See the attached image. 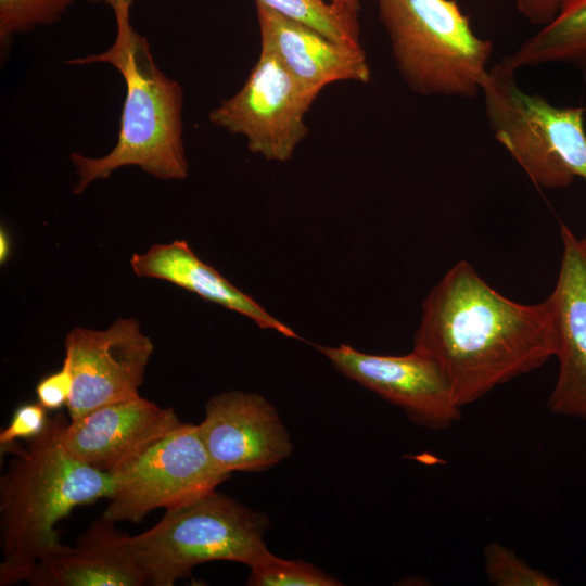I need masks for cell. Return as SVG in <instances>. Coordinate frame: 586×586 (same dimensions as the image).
<instances>
[{
  "label": "cell",
  "mask_w": 586,
  "mask_h": 586,
  "mask_svg": "<svg viewBox=\"0 0 586 586\" xmlns=\"http://www.w3.org/2000/svg\"><path fill=\"white\" fill-rule=\"evenodd\" d=\"M73 375L69 420L139 395L154 345L135 318H118L105 330L73 328L65 337Z\"/></svg>",
  "instance_id": "obj_9"
},
{
  "label": "cell",
  "mask_w": 586,
  "mask_h": 586,
  "mask_svg": "<svg viewBox=\"0 0 586 586\" xmlns=\"http://www.w3.org/2000/svg\"><path fill=\"white\" fill-rule=\"evenodd\" d=\"M262 46L273 51L297 82L318 95L340 80L368 82L369 64L361 46L332 41L315 29L255 2Z\"/></svg>",
  "instance_id": "obj_14"
},
{
  "label": "cell",
  "mask_w": 586,
  "mask_h": 586,
  "mask_svg": "<svg viewBox=\"0 0 586 586\" xmlns=\"http://www.w3.org/2000/svg\"><path fill=\"white\" fill-rule=\"evenodd\" d=\"M75 0H0V40L56 22Z\"/></svg>",
  "instance_id": "obj_21"
},
{
  "label": "cell",
  "mask_w": 586,
  "mask_h": 586,
  "mask_svg": "<svg viewBox=\"0 0 586 586\" xmlns=\"http://www.w3.org/2000/svg\"><path fill=\"white\" fill-rule=\"evenodd\" d=\"M506 58L515 69L568 63L586 79V0H565L550 23Z\"/></svg>",
  "instance_id": "obj_17"
},
{
  "label": "cell",
  "mask_w": 586,
  "mask_h": 586,
  "mask_svg": "<svg viewBox=\"0 0 586 586\" xmlns=\"http://www.w3.org/2000/svg\"><path fill=\"white\" fill-rule=\"evenodd\" d=\"M269 524L265 513L213 491L166 509L153 527L129 536V546L146 585L173 586L205 562L252 568L269 560L275 556L264 542Z\"/></svg>",
  "instance_id": "obj_4"
},
{
  "label": "cell",
  "mask_w": 586,
  "mask_h": 586,
  "mask_svg": "<svg viewBox=\"0 0 586 586\" xmlns=\"http://www.w3.org/2000/svg\"><path fill=\"white\" fill-rule=\"evenodd\" d=\"M331 1L349 7L355 10H359V0H331Z\"/></svg>",
  "instance_id": "obj_27"
},
{
  "label": "cell",
  "mask_w": 586,
  "mask_h": 586,
  "mask_svg": "<svg viewBox=\"0 0 586 586\" xmlns=\"http://www.w3.org/2000/svg\"><path fill=\"white\" fill-rule=\"evenodd\" d=\"M180 423L173 408H163L138 395L69 420L62 442L79 461L114 473Z\"/></svg>",
  "instance_id": "obj_12"
},
{
  "label": "cell",
  "mask_w": 586,
  "mask_h": 586,
  "mask_svg": "<svg viewBox=\"0 0 586 586\" xmlns=\"http://www.w3.org/2000/svg\"><path fill=\"white\" fill-rule=\"evenodd\" d=\"M73 391V375L63 361L60 370L42 378L36 385L37 402L47 410H59L67 406Z\"/></svg>",
  "instance_id": "obj_23"
},
{
  "label": "cell",
  "mask_w": 586,
  "mask_h": 586,
  "mask_svg": "<svg viewBox=\"0 0 586 586\" xmlns=\"http://www.w3.org/2000/svg\"><path fill=\"white\" fill-rule=\"evenodd\" d=\"M114 473L117 484L102 514L114 523H139L153 510L196 499L230 477L214 464L192 423H180Z\"/></svg>",
  "instance_id": "obj_7"
},
{
  "label": "cell",
  "mask_w": 586,
  "mask_h": 586,
  "mask_svg": "<svg viewBox=\"0 0 586 586\" xmlns=\"http://www.w3.org/2000/svg\"><path fill=\"white\" fill-rule=\"evenodd\" d=\"M484 574L495 586H557L548 574L531 566L512 549L497 542L489 543L483 551Z\"/></svg>",
  "instance_id": "obj_19"
},
{
  "label": "cell",
  "mask_w": 586,
  "mask_h": 586,
  "mask_svg": "<svg viewBox=\"0 0 586 586\" xmlns=\"http://www.w3.org/2000/svg\"><path fill=\"white\" fill-rule=\"evenodd\" d=\"M25 582L33 586L146 585L132 556L129 536L103 515L77 537L74 546L63 545L36 562Z\"/></svg>",
  "instance_id": "obj_15"
},
{
  "label": "cell",
  "mask_w": 586,
  "mask_h": 586,
  "mask_svg": "<svg viewBox=\"0 0 586 586\" xmlns=\"http://www.w3.org/2000/svg\"><path fill=\"white\" fill-rule=\"evenodd\" d=\"M130 265L138 277L167 281L251 319L262 329L300 339L292 328L201 260L184 240L154 244L142 254H133Z\"/></svg>",
  "instance_id": "obj_16"
},
{
  "label": "cell",
  "mask_w": 586,
  "mask_h": 586,
  "mask_svg": "<svg viewBox=\"0 0 586 586\" xmlns=\"http://www.w3.org/2000/svg\"><path fill=\"white\" fill-rule=\"evenodd\" d=\"M93 2H104L109 5H111L113 9H115L116 7L120 5V4H126L128 7L131 5V3L135 1V0H92Z\"/></svg>",
  "instance_id": "obj_26"
},
{
  "label": "cell",
  "mask_w": 586,
  "mask_h": 586,
  "mask_svg": "<svg viewBox=\"0 0 586 586\" xmlns=\"http://www.w3.org/2000/svg\"><path fill=\"white\" fill-rule=\"evenodd\" d=\"M198 430L214 464L229 475L267 470L293 451L277 409L256 393L232 390L211 397Z\"/></svg>",
  "instance_id": "obj_11"
},
{
  "label": "cell",
  "mask_w": 586,
  "mask_h": 586,
  "mask_svg": "<svg viewBox=\"0 0 586 586\" xmlns=\"http://www.w3.org/2000/svg\"><path fill=\"white\" fill-rule=\"evenodd\" d=\"M316 98L273 51L262 46L244 86L208 117L214 125L244 136L251 152L284 163L308 132L304 116Z\"/></svg>",
  "instance_id": "obj_8"
},
{
  "label": "cell",
  "mask_w": 586,
  "mask_h": 586,
  "mask_svg": "<svg viewBox=\"0 0 586 586\" xmlns=\"http://www.w3.org/2000/svg\"><path fill=\"white\" fill-rule=\"evenodd\" d=\"M47 409L37 403L20 405L8 426L0 432V454L11 453L20 440H30L41 434L48 422Z\"/></svg>",
  "instance_id": "obj_22"
},
{
  "label": "cell",
  "mask_w": 586,
  "mask_h": 586,
  "mask_svg": "<svg viewBox=\"0 0 586 586\" xmlns=\"http://www.w3.org/2000/svg\"><path fill=\"white\" fill-rule=\"evenodd\" d=\"M272 11L302 23L328 39L360 46L358 10L324 0H255Z\"/></svg>",
  "instance_id": "obj_18"
},
{
  "label": "cell",
  "mask_w": 586,
  "mask_h": 586,
  "mask_svg": "<svg viewBox=\"0 0 586 586\" xmlns=\"http://www.w3.org/2000/svg\"><path fill=\"white\" fill-rule=\"evenodd\" d=\"M11 254V239L5 228L0 230V263L5 264Z\"/></svg>",
  "instance_id": "obj_25"
},
{
  "label": "cell",
  "mask_w": 586,
  "mask_h": 586,
  "mask_svg": "<svg viewBox=\"0 0 586 586\" xmlns=\"http://www.w3.org/2000/svg\"><path fill=\"white\" fill-rule=\"evenodd\" d=\"M63 412L49 417L46 429L11 451L0 479V585L25 582L30 569L63 545L55 528L77 507L109 498L117 476L72 456L62 435Z\"/></svg>",
  "instance_id": "obj_2"
},
{
  "label": "cell",
  "mask_w": 586,
  "mask_h": 586,
  "mask_svg": "<svg viewBox=\"0 0 586 586\" xmlns=\"http://www.w3.org/2000/svg\"><path fill=\"white\" fill-rule=\"evenodd\" d=\"M556 348L546 301H511L461 260L425 297L412 351L438 366L462 408L542 367Z\"/></svg>",
  "instance_id": "obj_1"
},
{
  "label": "cell",
  "mask_w": 586,
  "mask_h": 586,
  "mask_svg": "<svg viewBox=\"0 0 586 586\" xmlns=\"http://www.w3.org/2000/svg\"><path fill=\"white\" fill-rule=\"evenodd\" d=\"M316 347L339 372L396 405L420 426L447 430L462 417L447 378L426 356L413 351L374 355L347 344Z\"/></svg>",
  "instance_id": "obj_10"
},
{
  "label": "cell",
  "mask_w": 586,
  "mask_h": 586,
  "mask_svg": "<svg viewBox=\"0 0 586 586\" xmlns=\"http://www.w3.org/2000/svg\"><path fill=\"white\" fill-rule=\"evenodd\" d=\"M519 13L531 24L550 23L565 0H513Z\"/></svg>",
  "instance_id": "obj_24"
},
{
  "label": "cell",
  "mask_w": 586,
  "mask_h": 586,
  "mask_svg": "<svg viewBox=\"0 0 586 586\" xmlns=\"http://www.w3.org/2000/svg\"><path fill=\"white\" fill-rule=\"evenodd\" d=\"M396 67L422 95H479L493 42L475 35L455 0H378Z\"/></svg>",
  "instance_id": "obj_5"
},
{
  "label": "cell",
  "mask_w": 586,
  "mask_h": 586,
  "mask_svg": "<svg viewBox=\"0 0 586 586\" xmlns=\"http://www.w3.org/2000/svg\"><path fill=\"white\" fill-rule=\"evenodd\" d=\"M563 244L558 280L545 300L556 334L559 372L548 409L586 421V255L578 239L561 225Z\"/></svg>",
  "instance_id": "obj_13"
},
{
  "label": "cell",
  "mask_w": 586,
  "mask_h": 586,
  "mask_svg": "<svg viewBox=\"0 0 586 586\" xmlns=\"http://www.w3.org/2000/svg\"><path fill=\"white\" fill-rule=\"evenodd\" d=\"M249 586H339L343 585L316 565L303 560H285L273 556L250 568Z\"/></svg>",
  "instance_id": "obj_20"
},
{
  "label": "cell",
  "mask_w": 586,
  "mask_h": 586,
  "mask_svg": "<svg viewBox=\"0 0 586 586\" xmlns=\"http://www.w3.org/2000/svg\"><path fill=\"white\" fill-rule=\"evenodd\" d=\"M578 244L583 251V253L586 255V234L578 240Z\"/></svg>",
  "instance_id": "obj_28"
},
{
  "label": "cell",
  "mask_w": 586,
  "mask_h": 586,
  "mask_svg": "<svg viewBox=\"0 0 586 586\" xmlns=\"http://www.w3.org/2000/svg\"><path fill=\"white\" fill-rule=\"evenodd\" d=\"M129 8L120 4L113 9L117 30L107 50L67 61L73 65L111 64L126 85L120 129L113 150L101 157L71 154L78 176L75 194L130 165L163 180L188 177L182 142V89L156 66L146 39L130 24Z\"/></svg>",
  "instance_id": "obj_3"
},
{
  "label": "cell",
  "mask_w": 586,
  "mask_h": 586,
  "mask_svg": "<svg viewBox=\"0 0 586 586\" xmlns=\"http://www.w3.org/2000/svg\"><path fill=\"white\" fill-rule=\"evenodd\" d=\"M504 56L482 85L487 124L530 179L546 189L586 180L585 106H556L521 89Z\"/></svg>",
  "instance_id": "obj_6"
}]
</instances>
